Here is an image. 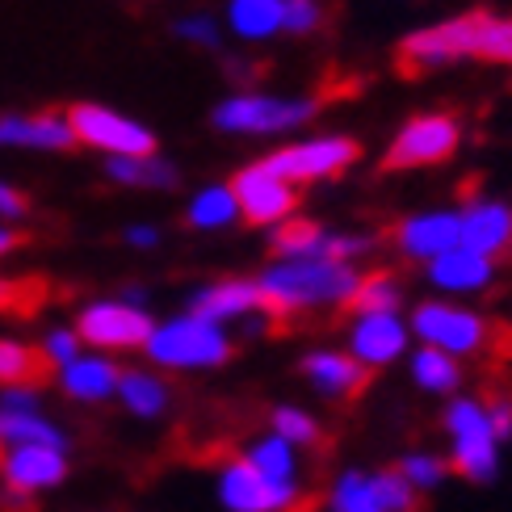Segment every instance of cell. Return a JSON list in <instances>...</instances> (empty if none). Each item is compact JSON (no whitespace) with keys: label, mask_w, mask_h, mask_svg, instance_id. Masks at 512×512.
Here are the masks:
<instances>
[{"label":"cell","mask_w":512,"mask_h":512,"mask_svg":"<svg viewBox=\"0 0 512 512\" xmlns=\"http://www.w3.org/2000/svg\"><path fill=\"white\" fill-rule=\"evenodd\" d=\"M458 147V118L450 114H424L412 118L403 131L395 135L387 168H424V164H441L450 160Z\"/></svg>","instance_id":"9c48e42d"},{"label":"cell","mask_w":512,"mask_h":512,"mask_svg":"<svg viewBox=\"0 0 512 512\" xmlns=\"http://www.w3.org/2000/svg\"><path fill=\"white\" fill-rule=\"evenodd\" d=\"M487 420H492V433H496V441H508L512 437V403H492L487 408Z\"/></svg>","instance_id":"74e56055"},{"label":"cell","mask_w":512,"mask_h":512,"mask_svg":"<svg viewBox=\"0 0 512 512\" xmlns=\"http://www.w3.org/2000/svg\"><path fill=\"white\" fill-rule=\"evenodd\" d=\"M328 508L332 512H382L374 487H370V475H361V471H349V475L336 479L332 496H328Z\"/></svg>","instance_id":"f546056e"},{"label":"cell","mask_w":512,"mask_h":512,"mask_svg":"<svg viewBox=\"0 0 512 512\" xmlns=\"http://www.w3.org/2000/svg\"><path fill=\"white\" fill-rule=\"evenodd\" d=\"M303 374L311 378L315 391H324L332 399H357L370 382V370L361 366V361H353L349 353H332V349L311 353L303 361Z\"/></svg>","instance_id":"2e32d148"},{"label":"cell","mask_w":512,"mask_h":512,"mask_svg":"<svg viewBox=\"0 0 512 512\" xmlns=\"http://www.w3.org/2000/svg\"><path fill=\"white\" fill-rule=\"evenodd\" d=\"M429 277L441 290H483L492 282V261L471 248L454 244L450 252H441L437 261H429Z\"/></svg>","instance_id":"d6986e66"},{"label":"cell","mask_w":512,"mask_h":512,"mask_svg":"<svg viewBox=\"0 0 512 512\" xmlns=\"http://www.w3.org/2000/svg\"><path fill=\"white\" fill-rule=\"evenodd\" d=\"M445 429L454 437V458L450 466L471 483H492L500 475V441L492 433L487 408L475 399H454L445 408Z\"/></svg>","instance_id":"3957f363"},{"label":"cell","mask_w":512,"mask_h":512,"mask_svg":"<svg viewBox=\"0 0 512 512\" xmlns=\"http://www.w3.org/2000/svg\"><path fill=\"white\" fill-rule=\"evenodd\" d=\"M47 298V282L42 277H26V282H0V311L5 315H34Z\"/></svg>","instance_id":"836d02e7"},{"label":"cell","mask_w":512,"mask_h":512,"mask_svg":"<svg viewBox=\"0 0 512 512\" xmlns=\"http://www.w3.org/2000/svg\"><path fill=\"white\" fill-rule=\"evenodd\" d=\"M416 336L424 340V349H437L445 357H471L487 345V324L475 311H462L450 303H424L416 307L412 319Z\"/></svg>","instance_id":"8992f818"},{"label":"cell","mask_w":512,"mask_h":512,"mask_svg":"<svg viewBox=\"0 0 512 512\" xmlns=\"http://www.w3.org/2000/svg\"><path fill=\"white\" fill-rule=\"evenodd\" d=\"M248 311H261V294H256V282H219L194 298V319H206V324H223V319H236Z\"/></svg>","instance_id":"ffe728a7"},{"label":"cell","mask_w":512,"mask_h":512,"mask_svg":"<svg viewBox=\"0 0 512 512\" xmlns=\"http://www.w3.org/2000/svg\"><path fill=\"white\" fill-rule=\"evenodd\" d=\"M131 244L152 248V244H156V231H152V227H135V231H131Z\"/></svg>","instance_id":"b9f144b4"},{"label":"cell","mask_w":512,"mask_h":512,"mask_svg":"<svg viewBox=\"0 0 512 512\" xmlns=\"http://www.w3.org/2000/svg\"><path fill=\"white\" fill-rule=\"evenodd\" d=\"M17 445H47V450H63V433L55 424L38 420L34 412H0V454L17 450Z\"/></svg>","instance_id":"cb8c5ba5"},{"label":"cell","mask_w":512,"mask_h":512,"mask_svg":"<svg viewBox=\"0 0 512 512\" xmlns=\"http://www.w3.org/2000/svg\"><path fill=\"white\" fill-rule=\"evenodd\" d=\"M357 282L361 277L345 261H282L261 273L256 294H261V311L286 319L294 311L349 307Z\"/></svg>","instance_id":"7a4b0ae2"},{"label":"cell","mask_w":512,"mask_h":512,"mask_svg":"<svg viewBox=\"0 0 512 512\" xmlns=\"http://www.w3.org/2000/svg\"><path fill=\"white\" fill-rule=\"evenodd\" d=\"M0 215H26V198L9 185H0Z\"/></svg>","instance_id":"60d3db41"},{"label":"cell","mask_w":512,"mask_h":512,"mask_svg":"<svg viewBox=\"0 0 512 512\" xmlns=\"http://www.w3.org/2000/svg\"><path fill=\"white\" fill-rule=\"evenodd\" d=\"M147 353H152V361L173 366V370H206V366H223L231 357V340L223 336V328L185 315V319H173V324H164V328H152Z\"/></svg>","instance_id":"277c9868"},{"label":"cell","mask_w":512,"mask_h":512,"mask_svg":"<svg viewBox=\"0 0 512 512\" xmlns=\"http://www.w3.org/2000/svg\"><path fill=\"white\" fill-rule=\"evenodd\" d=\"M370 487H374V496H378L382 512H416V508H420V496L412 492L408 479H403L399 471L370 475Z\"/></svg>","instance_id":"d6a6232c"},{"label":"cell","mask_w":512,"mask_h":512,"mask_svg":"<svg viewBox=\"0 0 512 512\" xmlns=\"http://www.w3.org/2000/svg\"><path fill=\"white\" fill-rule=\"evenodd\" d=\"M315 114V101H277V97H231L215 110L219 131L236 135H265V131H290Z\"/></svg>","instance_id":"52a82bcc"},{"label":"cell","mask_w":512,"mask_h":512,"mask_svg":"<svg viewBox=\"0 0 512 512\" xmlns=\"http://www.w3.org/2000/svg\"><path fill=\"white\" fill-rule=\"evenodd\" d=\"M63 122H68L72 139L105 147V152H114L122 160H143L156 152V135L147 131V126L122 118L114 110H101V105H72Z\"/></svg>","instance_id":"5b68a950"},{"label":"cell","mask_w":512,"mask_h":512,"mask_svg":"<svg viewBox=\"0 0 512 512\" xmlns=\"http://www.w3.org/2000/svg\"><path fill=\"white\" fill-rule=\"evenodd\" d=\"M244 458H248L273 487H282V492H298V458H294V450H290L282 437H261Z\"/></svg>","instance_id":"603a6c76"},{"label":"cell","mask_w":512,"mask_h":512,"mask_svg":"<svg viewBox=\"0 0 512 512\" xmlns=\"http://www.w3.org/2000/svg\"><path fill=\"white\" fill-rule=\"evenodd\" d=\"M55 378V361L42 353V349H30V345H17V340H0V387L9 391H38L47 387Z\"/></svg>","instance_id":"e0dca14e"},{"label":"cell","mask_w":512,"mask_h":512,"mask_svg":"<svg viewBox=\"0 0 512 512\" xmlns=\"http://www.w3.org/2000/svg\"><path fill=\"white\" fill-rule=\"evenodd\" d=\"M0 475H5L9 492H47V487L68 479V458L63 450H47V445H17V450L0 454Z\"/></svg>","instance_id":"4fadbf2b"},{"label":"cell","mask_w":512,"mask_h":512,"mask_svg":"<svg viewBox=\"0 0 512 512\" xmlns=\"http://www.w3.org/2000/svg\"><path fill=\"white\" fill-rule=\"evenodd\" d=\"M298 492H282L273 487L248 458H236L223 466L219 475V500L227 512H286Z\"/></svg>","instance_id":"8fae6325"},{"label":"cell","mask_w":512,"mask_h":512,"mask_svg":"<svg viewBox=\"0 0 512 512\" xmlns=\"http://www.w3.org/2000/svg\"><path fill=\"white\" fill-rule=\"evenodd\" d=\"M0 143H21V147H72L68 122L55 114H38V118H5L0 122Z\"/></svg>","instance_id":"44dd1931"},{"label":"cell","mask_w":512,"mask_h":512,"mask_svg":"<svg viewBox=\"0 0 512 512\" xmlns=\"http://www.w3.org/2000/svg\"><path fill=\"white\" fill-rule=\"evenodd\" d=\"M185 38H202V42H215V26H210L206 17H194V21H181L177 26Z\"/></svg>","instance_id":"ab89813d"},{"label":"cell","mask_w":512,"mask_h":512,"mask_svg":"<svg viewBox=\"0 0 512 512\" xmlns=\"http://www.w3.org/2000/svg\"><path fill=\"white\" fill-rule=\"evenodd\" d=\"M458 244L479 256H504L512 248V210L500 202H475L466 215H458Z\"/></svg>","instance_id":"9a60e30c"},{"label":"cell","mask_w":512,"mask_h":512,"mask_svg":"<svg viewBox=\"0 0 512 512\" xmlns=\"http://www.w3.org/2000/svg\"><path fill=\"white\" fill-rule=\"evenodd\" d=\"M458 244V215H416L399 227V248L416 261H437Z\"/></svg>","instance_id":"ac0fdd59"},{"label":"cell","mask_w":512,"mask_h":512,"mask_svg":"<svg viewBox=\"0 0 512 512\" xmlns=\"http://www.w3.org/2000/svg\"><path fill=\"white\" fill-rule=\"evenodd\" d=\"M118 395L135 416H147V420L168 408V387L152 374H122L118 378Z\"/></svg>","instance_id":"484cf974"},{"label":"cell","mask_w":512,"mask_h":512,"mask_svg":"<svg viewBox=\"0 0 512 512\" xmlns=\"http://www.w3.org/2000/svg\"><path fill=\"white\" fill-rule=\"evenodd\" d=\"M227 189H231V198H236V210H244L248 223H277V219H286L298 202V189L277 181L273 173H265L261 164L244 168Z\"/></svg>","instance_id":"7c38bea8"},{"label":"cell","mask_w":512,"mask_h":512,"mask_svg":"<svg viewBox=\"0 0 512 512\" xmlns=\"http://www.w3.org/2000/svg\"><path fill=\"white\" fill-rule=\"evenodd\" d=\"M349 307L357 315H395L399 307V286H395V277L387 273H374V277H361L353 298H349Z\"/></svg>","instance_id":"4316f807"},{"label":"cell","mask_w":512,"mask_h":512,"mask_svg":"<svg viewBox=\"0 0 512 512\" xmlns=\"http://www.w3.org/2000/svg\"><path fill=\"white\" fill-rule=\"evenodd\" d=\"M21 244V236H17V231H0V256H5V252H13Z\"/></svg>","instance_id":"7bdbcfd3"},{"label":"cell","mask_w":512,"mask_h":512,"mask_svg":"<svg viewBox=\"0 0 512 512\" xmlns=\"http://www.w3.org/2000/svg\"><path fill=\"white\" fill-rule=\"evenodd\" d=\"M412 374H416V382H420L424 391H437V395L454 391L458 382H462L458 361L445 357V353H437V349H420L416 361H412Z\"/></svg>","instance_id":"83f0119b"},{"label":"cell","mask_w":512,"mask_h":512,"mask_svg":"<svg viewBox=\"0 0 512 512\" xmlns=\"http://www.w3.org/2000/svg\"><path fill=\"white\" fill-rule=\"evenodd\" d=\"M231 219H236V198H231L227 185L202 189L198 202L189 206V223H194V227H227Z\"/></svg>","instance_id":"4dcf8cb0"},{"label":"cell","mask_w":512,"mask_h":512,"mask_svg":"<svg viewBox=\"0 0 512 512\" xmlns=\"http://www.w3.org/2000/svg\"><path fill=\"white\" fill-rule=\"evenodd\" d=\"M47 353L55 366H72L76 361V353H80V340H76V332H51V340H47Z\"/></svg>","instance_id":"8d00e7d4"},{"label":"cell","mask_w":512,"mask_h":512,"mask_svg":"<svg viewBox=\"0 0 512 512\" xmlns=\"http://www.w3.org/2000/svg\"><path fill=\"white\" fill-rule=\"evenodd\" d=\"M353 361H361V366H391V361L408 349V328H403L399 315H357L353 324Z\"/></svg>","instance_id":"5bb4252c"},{"label":"cell","mask_w":512,"mask_h":512,"mask_svg":"<svg viewBox=\"0 0 512 512\" xmlns=\"http://www.w3.org/2000/svg\"><path fill=\"white\" fill-rule=\"evenodd\" d=\"M319 21H324V9H319V0H286L282 26H286L290 34H311V30H319Z\"/></svg>","instance_id":"d590c367"},{"label":"cell","mask_w":512,"mask_h":512,"mask_svg":"<svg viewBox=\"0 0 512 512\" xmlns=\"http://www.w3.org/2000/svg\"><path fill=\"white\" fill-rule=\"evenodd\" d=\"M273 437H282L290 450H303V445L319 441V424L307 412H298V408H277L273 412Z\"/></svg>","instance_id":"e575fe53"},{"label":"cell","mask_w":512,"mask_h":512,"mask_svg":"<svg viewBox=\"0 0 512 512\" xmlns=\"http://www.w3.org/2000/svg\"><path fill=\"white\" fill-rule=\"evenodd\" d=\"M147 336H152V319L126 303H97L76 319V340H89L97 349H135L147 345Z\"/></svg>","instance_id":"30bf717a"},{"label":"cell","mask_w":512,"mask_h":512,"mask_svg":"<svg viewBox=\"0 0 512 512\" xmlns=\"http://www.w3.org/2000/svg\"><path fill=\"white\" fill-rule=\"evenodd\" d=\"M492 59V63H512V17H492V13H462L454 21H441L412 34L399 47L403 72H429L450 59Z\"/></svg>","instance_id":"6da1fadb"},{"label":"cell","mask_w":512,"mask_h":512,"mask_svg":"<svg viewBox=\"0 0 512 512\" xmlns=\"http://www.w3.org/2000/svg\"><path fill=\"white\" fill-rule=\"evenodd\" d=\"M286 0H231V26L244 38H269L282 30Z\"/></svg>","instance_id":"d4e9b609"},{"label":"cell","mask_w":512,"mask_h":512,"mask_svg":"<svg viewBox=\"0 0 512 512\" xmlns=\"http://www.w3.org/2000/svg\"><path fill=\"white\" fill-rule=\"evenodd\" d=\"M0 512H38V504L30 496H21V492H0Z\"/></svg>","instance_id":"f35d334b"},{"label":"cell","mask_w":512,"mask_h":512,"mask_svg":"<svg viewBox=\"0 0 512 512\" xmlns=\"http://www.w3.org/2000/svg\"><path fill=\"white\" fill-rule=\"evenodd\" d=\"M110 177L122 181V185H152V189L177 185L173 168H168L164 160H152V156H143V160H122V156H114V160H110Z\"/></svg>","instance_id":"f1b7e54d"},{"label":"cell","mask_w":512,"mask_h":512,"mask_svg":"<svg viewBox=\"0 0 512 512\" xmlns=\"http://www.w3.org/2000/svg\"><path fill=\"white\" fill-rule=\"evenodd\" d=\"M118 366L110 361H97V357H76L68 370H63V391L72 399H105L118 391Z\"/></svg>","instance_id":"7402d4cb"},{"label":"cell","mask_w":512,"mask_h":512,"mask_svg":"<svg viewBox=\"0 0 512 512\" xmlns=\"http://www.w3.org/2000/svg\"><path fill=\"white\" fill-rule=\"evenodd\" d=\"M395 471L408 479V487L420 496V492H433V487H441V479L450 475V462L437 458V454H408L395 466Z\"/></svg>","instance_id":"1f68e13d"},{"label":"cell","mask_w":512,"mask_h":512,"mask_svg":"<svg viewBox=\"0 0 512 512\" xmlns=\"http://www.w3.org/2000/svg\"><path fill=\"white\" fill-rule=\"evenodd\" d=\"M357 160V143L349 139H315V143H294L273 152L261 168L273 173L277 181H319V177H336L340 168H349Z\"/></svg>","instance_id":"ba28073f"}]
</instances>
